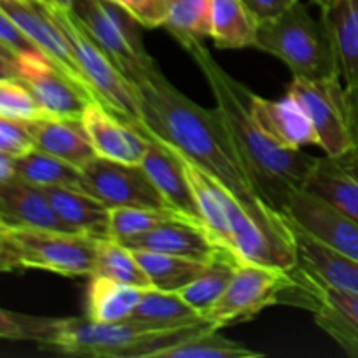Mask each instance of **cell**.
<instances>
[{
  "instance_id": "6da1fadb",
  "label": "cell",
  "mask_w": 358,
  "mask_h": 358,
  "mask_svg": "<svg viewBox=\"0 0 358 358\" xmlns=\"http://www.w3.org/2000/svg\"><path fill=\"white\" fill-rule=\"evenodd\" d=\"M135 87L143 135L173 145L240 198H261L219 108L192 101L161 70L143 77Z\"/></svg>"
},
{
  "instance_id": "7a4b0ae2",
  "label": "cell",
  "mask_w": 358,
  "mask_h": 358,
  "mask_svg": "<svg viewBox=\"0 0 358 358\" xmlns=\"http://www.w3.org/2000/svg\"><path fill=\"white\" fill-rule=\"evenodd\" d=\"M210 329L219 327L208 320L154 329L135 320L96 322L90 317L55 318L0 311V338L34 343L42 352L63 357L157 358L163 350Z\"/></svg>"
},
{
  "instance_id": "3957f363",
  "label": "cell",
  "mask_w": 358,
  "mask_h": 358,
  "mask_svg": "<svg viewBox=\"0 0 358 358\" xmlns=\"http://www.w3.org/2000/svg\"><path fill=\"white\" fill-rule=\"evenodd\" d=\"M184 49L205 76L259 196L282 210L290 192L306 184L318 157L303 149H287L266 135L248 108V87L217 63L205 42H191Z\"/></svg>"
},
{
  "instance_id": "277c9868",
  "label": "cell",
  "mask_w": 358,
  "mask_h": 358,
  "mask_svg": "<svg viewBox=\"0 0 358 358\" xmlns=\"http://www.w3.org/2000/svg\"><path fill=\"white\" fill-rule=\"evenodd\" d=\"M255 49L282 59L292 77L310 80L341 77L338 56L324 21H317L301 0L276 16L259 21Z\"/></svg>"
},
{
  "instance_id": "5b68a950",
  "label": "cell",
  "mask_w": 358,
  "mask_h": 358,
  "mask_svg": "<svg viewBox=\"0 0 358 358\" xmlns=\"http://www.w3.org/2000/svg\"><path fill=\"white\" fill-rule=\"evenodd\" d=\"M98 238L70 231L0 224V271L41 269L65 278L93 276Z\"/></svg>"
},
{
  "instance_id": "8992f818",
  "label": "cell",
  "mask_w": 358,
  "mask_h": 358,
  "mask_svg": "<svg viewBox=\"0 0 358 358\" xmlns=\"http://www.w3.org/2000/svg\"><path fill=\"white\" fill-rule=\"evenodd\" d=\"M231 252L245 264L294 269L299 250L294 227L282 210L259 199H243L224 185Z\"/></svg>"
},
{
  "instance_id": "52a82bcc",
  "label": "cell",
  "mask_w": 358,
  "mask_h": 358,
  "mask_svg": "<svg viewBox=\"0 0 358 358\" xmlns=\"http://www.w3.org/2000/svg\"><path fill=\"white\" fill-rule=\"evenodd\" d=\"M275 304L306 308L308 294L303 271L241 262L224 296L201 315L219 329L257 317Z\"/></svg>"
},
{
  "instance_id": "ba28073f",
  "label": "cell",
  "mask_w": 358,
  "mask_h": 358,
  "mask_svg": "<svg viewBox=\"0 0 358 358\" xmlns=\"http://www.w3.org/2000/svg\"><path fill=\"white\" fill-rule=\"evenodd\" d=\"M45 7L52 20L62 27L63 34L69 38L73 49L77 63L83 70L84 77L90 86L108 108L131 122L133 126H142V114H140L138 94L136 87L128 77L114 65L107 52L91 38V35L84 30L79 17L72 9L55 6V3L41 2Z\"/></svg>"
},
{
  "instance_id": "9c48e42d",
  "label": "cell",
  "mask_w": 358,
  "mask_h": 358,
  "mask_svg": "<svg viewBox=\"0 0 358 358\" xmlns=\"http://www.w3.org/2000/svg\"><path fill=\"white\" fill-rule=\"evenodd\" d=\"M73 13L84 30L133 84L159 70L143 44L142 24L124 9L108 0H79Z\"/></svg>"
},
{
  "instance_id": "30bf717a",
  "label": "cell",
  "mask_w": 358,
  "mask_h": 358,
  "mask_svg": "<svg viewBox=\"0 0 358 358\" xmlns=\"http://www.w3.org/2000/svg\"><path fill=\"white\" fill-rule=\"evenodd\" d=\"M287 94L294 98L308 115L317 133L318 147L325 156L339 159L350 152L352 133L346 87L341 77L320 80L292 77Z\"/></svg>"
},
{
  "instance_id": "8fae6325",
  "label": "cell",
  "mask_w": 358,
  "mask_h": 358,
  "mask_svg": "<svg viewBox=\"0 0 358 358\" xmlns=\"http://www.w3.org/2000/svg\"><path fill=\"white\" fill-rule=\"evenodd\" d=\"M86 191L108 208L168 206L142 164H126L96 156L83 168Z\"/></svg>"
},
{
  "instance_id": "7c38bea8",
  "label": "cell",
  "mask_w": 358,
  "mask_h": 358,
  "mask_svg": "<svg viewBox=\"0 0 358 358\" xmlns=\"http://www.w3.org/2000/svg\"><path fill=\"white\" fill-rule=\"evenodd\" d=\"M17 58V76L45 115L65 119H83L87 103L96 98L90 96L66 73L52 65L45 55H27Z\"/></svg>"
},
{
  "instance_id": "4fadbf2b",
  "label": "cell",
  "mask_w": 358,
  "mask_h": 358,
  "mask_svg": "<svg viewBox=\"0 0 358 358\" xmlns=\"http://www.w3.org/2000/svg\"><path fill=\"white\" fill-rule=\"evenodd\" d=\"M0 13H6L45 55V58L58 66L63 73L70 77L77 86L83 87L90 96H96L93 87L84 77L77 63L73 49L69 38L63 34L62 27L51 17L45 7L38 2L27 0H0Z\"/></svg>"
},
{
  "instance_id": "5bb4252c",
  "label": "cell",
  "mask_w": 358,
  "mask_h": 358,
  "mask_svg": "<svg viewBox=\"0 0 358 358\" xmlns=\"http://www.w3.org/2000/svg\"><path fill=\"white\" fill-rule=\"evenodd\" d=\"M282 212L332 250L358 259V222L306 189L289 194Z\"/></svg>"
},
{
  "instance_id": "9a60e30c",
  "label": "cell",
  "mask_w": 358,
  "mask_h": 358,
  "mask_svg": "<svg viewBox=\"0 0 358 358\" xmlns=\"http://www.w3.org/2000/svg\"><path fill=\"white\" fill-rule=\"evenodd\" d=\"M83 124L96 156L105 159L140 164L150 147L149 136L100 100H91L87 103Z\"/></svg>"
},
{
  "instance_id": "2e32d148",
  "label": "cell",
  "mask_w": 358,
  "mask_h": 358,
  "mask_svg": "<svg viewBox=\"0 0 358 358\" xmlns=\"http://www.w3.org/2000/svg\"><path fill=\"white\" fill-rule=\"evenodd\" d=\"M303 271L306 280L310 306L318 327L331 336L346 355L358 358V294L325 285L320 280Z\"/></svg>"
},
{
  "instance_id": "e0dca14e",
  "label": "cell",
  "mask_w": 358,
  "mask_h": 358,
  "mask_svg": "<svg viewBox=\"0 0 358 358\" xmlns=\"http://www.w3.org/2000/svg\"><path fill=\"white\" fill-rule=\"evenodd\" d=\"M147 136L150 138V147L142 163H140L142 168L149 175L150 180L154 182V185L159 189L170 208L177 210L182 215L189 217V219L203 226L198 203H196L194 194H192L191 184H189L177 149L170 143L159 140L157 136Z\"/></svg>"
},
{
  "instance_id": "ac0fdd59",
  "label": "cell",
  "mask_w": 358,
  "mask_h": 358,
  "mask_svg": "<svg viewBox=\"0 0 358 358\" xmlns=\"http://www.w3.org/2000/svg\"><path fill=\"white\" fill-rule=\"evenodd\" d=\"M248 108L266 135L287 149L318 145L313 124L301 105L287 94L283 100H268L248 90Z\"/></svg>"
},
{
  "instance_id": "d6986e66",
  "label": "cell",
  "mask_w": 358,
  "mask_h": 358,
  "mask_svg": "<svg viewBox=\"0 0 358 358\" xmlns=\"http://www.w3.org/2000/svg\"><path fill=\"white\" fill-rule=\"evenodd\" d=\"M0 224L76 233L59 217L44 189L17 177L0 184Z\"/></svg>"
},
{
  "instance_id": "ffe728a7",
  "label": "cell",
  "mask_w": 358,
  "mask_h": 358,
  "mask_svg": "<svg viewBox=\"0 0 358 358\" xmlns=\"http://www.w3.org/2000/svg\"><path fill=\"white\" fill-rule=\"evenodd\" d=\"M290 220V219H289ZM299 250V268L325 285L358 294V259L332 250L290 220Z\"/></svg>"
},
{
  "instance_id": "44dd1931",
  "label": "cell",
  "mask_w": 358,
  "mask_h": 358,
  "mask_svg": "<svg viewBox=\"0 0 358 358\" xmlns=\"http://www.w3.org/2000/svg\"><path fill=\"white\" fill-rule=\"evenodd\" d=\"M34 135L35 147L44 152L84 168L96 157L94 147L87 136L83 119H65L42 115L27 122Z\"/></svg>"
},
{
  "instance_id": "7402d4cb",
  "label": "cell",
  "mask_w": 358,
  "mask_h": 358,
  "mask_svg": "<svg viewBox=\"0 0 358 358\" xmlns=\"http://www.w3.org/2000/svg\"><path fill=\"white\" fill-rule=\"evenodd\" d=\"M121 243L131 250L159 252V254L182 255V257L203 259V261H208L219 250L205 227L185 220L163 224L145 234L122 240Z\"/></svg>"
},
{
  "instance_id": "603a6c76",
  "label": "cell",
  "mask_w": 358,
  "mask_h": 358,
  "mask_svg": "<svg viewBox=\"0 0 358 358\" xmlns=\"http://www.w3.org/2000/svg\"><path fill=\"white\" fill-rule=\"evenodd\" d=\"M177 152L185 175H187L189 184H191L192 194L198 203L199 217H201L206 233L217 247L231 252L229 220H227V210L226 203H224V184H220L201 166H198L194 161L185 157L178 149Z\"/></svg>"
},
{
  "instance_id": "cb8c5ba5",
  "label": "cell",
  "mask_w": 358,
  "mask_h": 358,
  "mask_svg": "<svg viewBox=\"0 0 358 358\" xmlns=\"http://www.w3.org/2000/svg\"><path fill=\"white\" fill-rule=\"evenodd\" d=\"M44 192L70 229L98 240L110 238V208L103 201L80 189L45 187Z\"/></svg>"
},
{
  "instance_id": "d4e9b609",
  "label": "cell",
  "mask_w": 358,
  "mask_h": 358,
  "mask_svg": "<svg viewBox=\"0 0 358 358\" xmlns=\"http://www.w3.org/2000/svg\"><path fill=\"white\" fill-rule=\"evenodd\" d=\"M320 14L334 44L343 83L350 86L358 80V0H332Z\"/></svg>"
},
{
  "instance_id": "484cf974",
  "label": "cell",
  "mask_w": 358,
  "mask_h": 358,
  "mask_svg": "<svg viewBox=\"0 0 358 358\" xmlns=\"http://www.w3.org/2000/svg\"><path fill=\"white\" fill-rule=\"evenodd\" d=\"M259 21L245 0H210V38L217 48H254Z\"/></svg>"
},
{
  "instance_id": "4316f807",
  "label": "cell",
  "mask_w": 358,
  "mask_h": 358,
  "mask_svg": "<svg viewBox=\"0 0 358 358\" xmlns=\"http://www.w3.org/2000/svg\"><path fill=\"white\" fill-rule=\"evenodd\" d=\"M303 189L331 203L339 212L358 222V177L346 170L334 157H318L317 166Z\"/></svg>"
},
{
  "instance_id": "83f0119b",
  "label": "cell",
  "mask_w": 358,
  "mask_h": 358,
  "mask_svg": "<svg viewBox=\"0 0 358 358\" xmlns=\"http://www.w3.org/2000/svg\"><path fill=\"white\" fill-rule=\"evenodd\" d=\"M145 289L115 280L93 276L87 290L86 317L96 322L129 320Z\"/></svg>"
},
{
  "instance_id": "f1b7e54d",
  "label": "cell",
  "mask_w": 358,
  "mask_h": 358,
  "mask_svg": "<svg viewBox=\"0 0 358 358\" xmlns=\"http://www.w3.org/2000/svg\"><path fill=\"white\" fill-rule=\"evenodd\" d=\"M129 320L140 322L154 329H173L198 324L205 318L182 297L180 292L149 287L143 292Z\"/></svg>"
},
{
  "instance_id": "f546056e",
  "label": "cell",
  "mask_w": 358,
  "mask_h": 358,
  "mask_svg": "<svg viewBox=\"0 0 358 358\" xmlns=\"http://www.w3.org/2000/svg\"><path fill=\"white\" fill-rule=\"evenodd\" d=\"M16 173L17 178L41 189L70 187L86 191L83 168L41 149H34L27 156L16 159Z\"/></svg>"
},
{
  "instance_id": "4dcf8cb0",
  "label": "cell",
  "mask_w": 358,
  "mask_h": 358,
  "mask_svg": "<svg viewBox=\"0 0 358 358\" xmlns=\"http://www.w3.org/2000/svg\"><path fill=\"white\" fill-rule=\"evenodd\" d=\"M241 262L233 252L219 248L212 255L205 271L178 292L194 310L203 315L224 296Z\"/></svg>"
},
{
  "instance_id": "1f68e13d",
  "label": "cell",
  "mask_w": 358,
  "mask_h": 358,
  "mask_svg": "<svg viewBox=\"0 0 358 358\" xmlns=\"http://www.w3.org/2000/svg\"><path fill=\"white\" fill-rule=\"evenodd\" d=\"M136 259L145 269L150 285L159 290H173L178 292L185 285L198 278L208 266V261L182 255L159 254V252L135 250Z\"/></svg>"
},
{
  "instance_id": "d6a6232c",
  "label": "cell",
  "mask_w": 358,
  "mask_h": 358,
  "mask_svg": "<svg viewBox=\"0 0 358 358\" xmlns=\"http://www.w3.org/2000/svg\"><path fill=\"white\" fill-rule=\"evenodd\" d=\"M93 276H103L115 282L142 287V289L152 287L145 269L136 259L135 250L114 238L98 240Z\"/></svg>"
},
{
  "instance_id": "836d02e7",
  "label": "cell",
  "mask_w": 358,
  "mask_h": 358,
  "mask_svg": "<svg viewBox=\"0 0 358 358\" xmlns=\"http://www.w3.org/2000/svg\"><path fill=\"white\" fill-rule=\"evenodd\" d=\"M178 220L194 222L170 206H117L110 208V238L119 241L128 240Z\"/></svg>"
},
{
  "instance_id": "e575fe53",
  "label": "cell",
  "mask_w": 358,
  "mask_h": 358,
  "mask_svg": "<svg viewBox=\"0 0 358 358\" xmlns=\"http://www.w3.org/2000/svg\"><path fill=\"white\" fill-rule=\"evenodd\" d=\"M164 28L182 48L210 37V0H164Z\"/></svg>"
},
{
  "instance_id": "d590c367",
  "label": "cell",
  "mask_w": 358,
  "mask_h": 358,
  "mask_svg": "<svg viewBox=\"0 0 358 358\" xmlns=\"http://www.w3.org/2000/svg\"><path fill=\"white\" fill-rule=\"evenodd\" d=\"M219 329L196 334L171 348L163 350L157 358H261L264 353L247 348L241 343L220 336Z\"/></svg>"
},
{
  "instance_id": "8d00e7d4",
  "label": "cell",
  "mask_w": 358,
  "mask_h": 358,
  "mask_svg": "<svg viewBox=\"0 0 358 358\" xmlns=\"http://www.w3.org/2000/svg\"><path fill=\"white\" fill-rule=\"evenodd\" d=\"M42 115L44 110L21 80L0 79V117L30 122Z\"/></svg>"
},
{
  "instance_id": "74e56055",
  "label": "cell",
  "mask_w": 358,
  "mask_h": 358,
  "mask_svg": "<svg viewBox=\"0 0 358 358\" xmlns=\"http://www.w3.org/2000/svg\"><path fill=\"white\" fill-rule=\"evenodd\" d=\"M34 149L37 147L27 122L0 117V152L20 159Z\"/></svg>"
},
{
  "instance_id": "f35d334b",
  "label": "cell",
  "mask_w": 358,
  "mask_h": 358,
  "mask_svg": "<svg viewBox=\"0 0 358 358\" xmlns=\"http://www.w3.org/2000/svg\"><path fill=\"white\" fill-rule=\"evenodd\" d=\"M131 14L143 28L164 27L166 6L164 0H108Z\"/></svg>"
},
{
  "instance_id": "ab89813d",
  "label": "cell",
  "mask_w": 358,
  "mask_h": 358,
  "mask_svg": "<svg viewBox=\"0 0 358 358\" xmlns=\"http://www.w3.org/2000/svg\"><path fill=\"white\" fill-rule=\"evenodd\" d=\"M0 48L7 49L14 56L44 55L6 13H0Z\"/></svg>"
},
{
  "instance_id": "60d3db41",
  "label": "cell",
  "mask_w": 358,
  "mask_h": 358,
  "mask_svg": "<svg viewBox=\"0 0 358 358\" xmlns=\"http://www.w3.org/2000/svg\"><path fill=\"white\" fill-rule=\"evenodd\" d=\"M346 87V101H348L350 133H352V149L346 156L339 157V163L358 177V80Z\"/></svg>"
},
{
  "instance_id": "b9f144b4",
  "label": "cell",
  "mask_w": 358,
  "mask_h": 358,
  "mask_svg": "<svg viewBox=\"0 0 358 358\" xmlns=\"http://www.w3.org/2000/svg\"><path fill=\"white\" fill-rule=\"evenodd\" d=\"M245 2L250 6V9L257 14L261 20L264 17L276 16L278 13H282L283 9L290 6L296 0H245Z\"/></svg>"
},
{
  "instance_id": "7bdbcfd3",
  "label": "cell",
  "mask_w": 358,
  "mask_h": 358,
  "mask_svg": "<svg viewBox=\"0 0 358 358\" xmlns=\"http://www.w3.org/2000/svg\"><path fill=\"white\" fill-rule=\"evenodd\" d=\"M16 159L7 154L0 152V184H6L10 182L13 178H16Z\"/></svg>"
},
{
  "instance_id": "ee69618b",
  "label": "cell",
  "mask_w": 358,
  "mask_h": 358,
  "mask_svg": "<svg viewBox=\"0 0 358 358\" xmlns=\"http://www.w3.org/2000/svg\"><path fill=\"white\" fill-rule=\"evenodd\" d=\"M48 2L55 3V6H59V7H65V9H76L77 2L79 0H48Z\"/></svg>"
},
{
  "instance_id": "f6af8a7d",
  "label": "cell",
  "mask_w": 358,
  "mask_h": 358,
  "mask_svg": "<svg viewBox=\"0 0 358 358\" xmlns=\"http://www.w3.org/2000/svg\"><path fill=\"white\" fill-rule=\"evenodd\" d=\"M311 2H313L318 9H325L327 6H331L332 0H311Z\"/></svg>"
},
{
  "instance_id": "bcb514c9",
  "label": "cell",
  "mask_w": 358,
  "mask_h": 358,
  "mask_svg": "<svg viewBox=\"0 0 358 358\" xmlns=\"http://www.w3.org/2000/svg\"><path fill=\"white\" fill-rule=\"evenodd\" d=\"M27 2H38V3H41V2H44V0H27Z\"/></svg>"
}]
</instances>
